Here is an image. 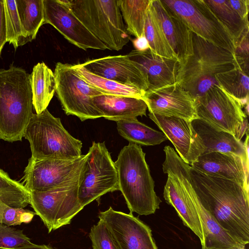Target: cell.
<instances>
[{"label": "cell", "instance_id": "1", "mask_svg": "<svg viewBox=\"0 0 249 249\" xmlns=\"http://www.w3.org/2000/svg\"><path fill=\"white\" fill-rule=\"evenodd\" d=\"M191 183L202 206L234 238L249 242V191L231 180L205 175L190 166Z\"/></svg>", "mask_w": 249, "mask_h": 249}, {"label": "cell", "instance_id": "2", "mask_svg": "<svg viewBox=\"0 0 249 249\" xmlns=\"http://www.w3.org/2000/svg\"><path fill=\"white\" fill-rule=\"evenodd\" d=\"M193 54L178 62L176 82L196 100L218 84L215 75L239 68L235 55L193 33Z\"/></svg>", "mask_w": 249, "mask_h": 249}, {"label": "cell", "instance_id": "3", "mask_svg": "<svg viewBox=\"0 0 249 249\" xmlns=\"http://www.w3.org/2000/svg\"><path fill=\"white\" fill-rule=\"evenodd\" d=\"M141 146L129 142L120 152L115 163L119 190L130 212L149 215L160 209L161 200L154 191V181Z\"/></svg>", "mask_w": 249, "mask_h": 249}, {"label": "cell", "instance_id": "4", "mask_svg": "<svg viewBox=\"0 0 249 249\" xmlns=\"http://www.w3.org/2000/svg\"><path fill=\"white\" fill-rule=\"evenodd\" d=\"M30 74L11 66L0 70V139L21 141L33 113Z\"/></svg>", "mask_w": 249, "mask_h": 249}, {"label": "cell", "instance_id": "5", "mask_svg": "<svg viewBox=\"0 0 249 249\" xmlns=\"http://www.w3.org/2000/svg\"><path fill=\"white\" fill-rule=\"evenodd\" d=\"M23 137L29 142L31 158L35 160H72L82 155V142L72 136L60 119L47 108L33 114Z\"/></svg>", "mask_w": 249, "mask_h": 249}, {"label": "cell", "instance_id": "6", "mask_svg": "<svg viewBox=\"0 0 249 249\" xmlns=\"http://www.w3.org/2000/svg\"><path fill=\"white\" fill-rule=\"evenodd\" d=\"M118 0H66V2L74 15L107 49L118 51L130 39Z\"/></svg>", "mask_w": 249, "mask_h": 249}, {"label": "cell", "instance_id": "7", "mask_svg": "<svg viewBox=\"0 0 249 249\" xmlns=\"http://www.w3.org/2000/svg\"><path fill=\"white\" fill-rule=\"evenodd\" d=\"M87 159V154L72 160H35L31 157L22 184L30 192H39L79 185Z\"/></svg>", "mask_w": 249, "mask_h": 249}, {"label": "cell", "instance_id": "8", "mask_svg": "<svg viewBox=\"0 0 249 249\" xmlns=\"http://www.w3.org/2000/svg\"><path fill=\"white\" fill-rule=\"evenodd\" d=\"M196 105L198 118L215 128L231 134L240 141L248 134L247 116L239 101L219 86L196 100Z\"/></svg>", "mask_w": 249, "mask_h": 249}, {"label": "cell", "instance_id": "9", "mask_svg": "<svg viewBox=\"0 0 249 249\" xmlns=\"http://www.w3.org/2000/svg\"><path fill=\"white\" fill-rule=\"evenodd\" d=\"M55 92L67 115H74L81 121L103 117L92 98L103 93L86 82L72 65L58 62L53 72Z\"/></svg>", "mask_w": 249, "mask_h": 249}, {"label": "cell", "instance_id": "10", "mask_svg": "<svg viewBox=\"0 0 249 249\" xmlns=\"http://www.w3.org/2000/svg\"><path fill=\"white\" fill-rule=\"evenodd\" d=\"M163 171L174 174L190 196L201 224L204 244L201 249H245L246 245L238 241L225 230L202 206L193 187L189 172L190 165L186 163L173 148L165 151Z\"/></svg>", "mask_w": 249, "mask_h": 249}, {"label": "cell", "instance_id": "11", "mask_svg": "<svg viewBox=\"0 0 249 249\" xmlns=\"http://www.w3.org/2000/svg\"><path fill=\"white\" fill-rule=\"evenodd\" d=\"M87 155L78 194L83 207L107 193L119 190L117 169L105 143L93 142Z\"/></svg>", "mask_w": 249, "mask_h": 249}, {"label": "cell", "instance_id": "12", "mask_svg": "<svg viewBox=\"0 0 249 249\" xmlns=\"http://www.w3.org/2000/svg\"><path fill=\"white\" fill-rule=\"evenodd\" d=\"M195 34L234 54L233 40L204 0H161Z\"/></svg>", "mask_w": 249, "mask_h": 249}, {"label": "cell", "instance_id": "13", "mask_svg": "<svg viewBox=\"0 0 249 249\" xmlns=\"http://www.w3.org/2000/svg\"><path fill=\"white\" fill-rule=\"evenodd\" d=\"M79 185L39 192H30V203L50 233L69 224L83 208L78 197Z\"/></svg>", "mask_w": 249, "mask_h": 249}, {"label": "cell", "instance_id": "14", "mask_svg": "<svg viewBox=\"0 0 249 249\" xmlns=\"http://www.w3.org/2000/svg\"><path fill=\"white\" fill-rule=\"evenodd\" d=\"M98 217L108 228L119 249H158L150 227L132 213L111 207L100 212Z\"/></svg>", "mask_w": 249, "mask_h": 249}, {"label": "cell", "instance_id": "15", "mask_svg": "<svg viewBox=\"0 0 249 249\" xmlns=\"http://www.w3.org/2000/svg\"><path fill=\"white\" fill-rule=\"evenodd\" d=\"M44 23L53 26L68 41L84 50L107 49L72 13L66 0H43Z\"/></svg>", "mask_w": 249, "mask_h": 249}, {"label": "cell", "instance_id": "16", "mask_svg": "<svg viewBox=\"0 0 249 249\" xmlns=\"http://www.w3.org/2000/svg\"><path fill=\"white\" fill-rule=\"evenodd\" d=\"M143 100L149 113L180 118L190 122L198 118L196 100L177 82L147 90Z\"/></svg>", "mask_w": 249, "mask_h": 249}, {"label": "cell", "instance_id": "17", "mask_svg": "<svg viewBox=\"0 0 249 249\" xmlns=\"http://www.w3.org/2000/svg\"><path fill=\"white\" fill-rule=\"evenodd\" d=\"M148 116L171 142L178 154L186 163L191 165L203 154L204 145L191 122L151 113Z\"/></svg>", "mask_w": 249, "mask_h": 249}, {"label": "cell", "instance_id": "18", "mask_svg": "<svg viewBox=\"0 0 249 249\" xmlns=\"http://www.w3.org/2000/svg\"><path fill=\"white\" fill-rule=\"evenodd\" d=\"M82 64L90 71L105 78L145 92L148 89L145 73L127 54L89 60Z\"/></svg>", "mask_w": 249, "mask_h": 249}, {"label": "cell", "instance_id": "19", "mask_svg": "<svg viewBox=\"0 0 249 249\" xmlns=\"http://www.w3.org/2000/svg\"><path fill=\"white\" fill-rule=\"evenodd\" d=\"M191 167L208 176L235 181L249 191V161L237 155L209 152L199 156Z\"/></svg>", "mask_w": 249, "mask_h": 249}, {"label": "cell", "instance_id": "20", "mask_svg": "<svg viewBox=\"0 0 249 249\" xmlns=\"http://www.w3.org/2000/svg\"><path fill=\"white\" fill-rule=\"evenodd\" d=\"M151 3L178 60L182 61L193 53V32L161 0Z\"/></svg>", "mask_w": 249, "mask_h": 249}, {"label": "cell", "instance_id": "21", "mask_svg": "<svg viewBox=\"0 0 249 249\" xmlns=\"http://www.w3.org/2000/svg\"><path fill=\"white\" fill-rule=\"evenodd\" d=\"M163 172L168 175L163 190L165 200L175 208L184 225L199 238L202 247L204 237L202 226L190 196L174 174L167 171Z\"/></svg>", "mask_w": 249, "mask_h": 249}, {"label": "cell", "instance_id": "22", "mask_svg": "<svg viewBox=\"0 0 249 249\" xmlns=\"http://www.w3.org/2000/svg\"><path fill=\"white\" fill-rule=\"evenodd\" d=\"M127 55L137 63L145 73L148 85L147 90L176 83L178 60L160 56L150 49L143 52L132 50Z\"/></svg>", "mask_w": 249, "mask_h": 249}, {"label": "cell", "instance_id": "23", "mask_svg": "<svg viewBox=\"0 0 249 249\" xmlns=\"http://www.w3.org/2000/svg\"><path fill=\"white\" fill-rule=\"evenodd\" d=\"M191 124L204 145L203 154L214 151L231 153L249 161L248 134L243 143L231 134L217 129L201 119L193 120Z\"/></svg>", "mask_w": 249, "mask_h": 249}, {"label": "cell", "instance_id": "24", "mask_svg": "<svg viewBox=\"0 0 249 249\" xmlns=\"http://www.w3.org/2000/svg\"><path fill=\"white\" fill-rule=\"evenodd\" d=\"M92 101L103 117L110 121L117 122L146 116L147 106L141 98L103 94L93 97Z\"/></svg>", "mask_w": 249, "mask_h": 249}, {"label": "cell", "instance_id": "25", "mask_svg": "<svg viewBox=\"0 0 249 249\" xmlns=\"http://www.w3.org/2000/svg\"><path fill=\"white\" fill-rule=\"evenodd\" d=\"M33 107L39 114L47 109L55 92L53 71L44 63L34 66L30 74Z\"/></svg>", "mask_w": 249, "mask_h": 249}, {"label": "cell", "instance_id": "26", "mask_svg": "<svg viewBox=\"0 0 249 249\" xmlns=\"http://www.w3.org/2000/svg\"><path fill=\"white\" fill-rule=\"evenodd\" d=\"M231 37L235 48L249 35V20H244L231 6L229 0H204Z\"/></svg>", "mask_w": 249, "mask_h": 249}, {"label": "cell", "instance_id": "27", "mask_svg": "<svg viewBox=\"0 0 249 249\" xmlns=\"http://www.w3.org/2000/svg\"><path fill=\"white\" fill-rule=\"evenodd\" d=\"M119 134L129 142L145 146L156 145L167 140L162 132L139 122L137 118L116 122Z\"/></svg>", "mask_w": 249, "mask_h": 249}, {"label": "cell", "instance_id": "28", "mask_svg": "<svg viewBox=\"0 0 249 249\" xmlns=\"http://www.w3.org/2000/svg\"><path fill=\"white\" fill-rule=\"evenodd\" d=\"M72 67L87 83L103 94L143 99L145 91L96 75L88 70L82 64L72 65Z\"/></svg>", "mask_w": 249, "mask_h": 249}, {"label": "cell", "instance_id": "29", "mask_svg": "<svg viewBox=\"0 0 249 249\" xmlns=\"http://www.w3.org/2000/svg\"><path fill=\"white\" fill-rule=\"evenodd\" d=\"M151 0L147 10L144 29V34L148 42L149 49L160 56L178 60L163 32Z\"/></svg>", "mask_w": 249, "mask_h": 249}, {"label": "cell", "instance_id": "30", "mask_svg": "<svg viewBox=\"0 0 249 249\" xmlns=\"http://www.w3.org/2000/svg\"><path fill=\"white\" fill-rule=\"evenodd\" d=\"M23 33L27 42L36 37L44 24L43 0H15Z\"/></svg>", "mask_w": 249, "mask_h": 249}, {"label": "cell", "instance_id": "31", "mask_svg": "<svg viewBox=\"0 0 249 249\" xmlns=\"http://www.w3.org/2000/svg\"><path fill=\"white\" fill-rule=\"evenodd\" d=\"M151 0H119L121 13L128 33L139 37L144 35L147 8Z\"/></svg>", "mask_w": 249, "mask_h": 249}, {"label": "cell", "instance_id": "32", "mask_svg": "<svg viewBox=\"0 0 249 249\" xmlns=\"http://www.w3.org/2000/svg\"><path fill=\"white\" fill-rule=\"evenodd\" d=\"M218 86L238 100L243 107L249 103V74L239 68L215 75Z\"/></svg>", "mask_w": 249, "mask_h": 249}, {"label": "cell", "instance_id": "33", "mask_svg": "<svg viewBox=\"0 0 249 249\" xmlns=\"http://www.w3.org/2000/svg\"><path fill=\"white\" fill-rule=\"evenodd\" d=\"M0 200L14 208H24L30 203V192L22 183L11 178L1 169Z\"/></svg>", "mask_w": 249, "mask_h": 249}, {"label": "cell", "instance_id": "34", "mask_svg": "<svg viewBox=\"0 0 249 249\" xmlns=\"http://www.w3.org/2000/svg\"><path fill=\"white\" fill-rule=\"evenodd\" d=\"M6 40L15 49L27 43L17 11L15 0H3Z\"/></svg>", "mask_w": 249, "mask_h": 249}, {"label": "cell", "instance_id": "35", "mask_svg": "<svg viewBox=\"0 0 249 249\" xmlns=\"http://www.w3.org/2000/svg\"><path fill=\"white\" fill-rule=\"evenodd\" d=\"M36 214L35 212L23 208H14L0 200V224L15 226L31 222Z\"/></svg>", "mask_w": 249, "mask_h": 249}, {"label": "cell", "instance_id": "36", "mask_svg": "<svg viewBox=\"0 0 249 249\" xmlns=\"http://www.w3.org/2000/svg\"><path fill=\"white\" fill-rule=\"evenodd\" d=\"M31 243L22 230L0 224V249H15Z\"/></svg>", "mask_w": 249, "mask_h": 249}, {"label": "cell", "instance_id": "37", "mask_svg": "<svg viewBox=\"0 0 249 249\" xmlns=\"http://www.w3.org/2000/svg\"><path fill=\"white\" fill-rule=\"evenodd\" d=\"M93 249H119L105 224L101 220L89 233Z\"/></svg>", "mask_w": 249, "mask_h": 249}, {"label": "cell", "instance_id": "38", "mask_svg": "<svg viewBox=\"0 0 249 249\" xmlns=\"http://www.w3.org/2000/svg\"><path fill=\"white\" fill-rule=\"evenodd\" d=\"M232 8L242 18L248 20L249 0H229Z\"/></svg>", "mask_w": 249, "mask_h": 249}, {"label": "cell", "instance_id": "39", "mask_svg": "<svg viewBox=\"0 0 249 249\" xmlns=\"http://www.w3.org/2000/svg\"><path fill=\"white\" fill-rule=\"evenodd\" d=\"M6 42V29L3 0H0V55Z\"/></svg>", "mask_w": 249, "mask_h": 249}, {"label": "cell", "instance_id": "40", "mask_svg": "<svg viewBox=\"0 0 249 249\" xmlns=\"http://www.w3.org/2000/svg\"><path fill=\"white\" fill-rule=\"evenodd\" d=\"M132 42L136 51L143 52L149 49V45L144 35L133 39Z\"/></svg>", "mask_w": 249, "mask_h": 249}, {"label": "cell", "instance_id": "41", "mask_svg": "<svg viewBox=\"0 0 249 249\" xmlns=\"http://www.w3.org/2000/svg\"><path fill=\"white\" fill-rule=\"evenodd\" d=\"M15 249H53L49 245H36L32 243Z\"/></svg>", "mask_w": 249, "mask_h": 249}, {"label": "cell", "instance_id": "42", "mask_svg": "<svg viewBox=\"0 0 249 249\" xmlns=\"http://www.w3.org/2000/svg\"><path fill=\"white\" fill-rule=\"evenodd\" d=\"M239 249V248H231V249Z\"/></svg>", "mask_w": 249, "mask_h": 249}]
</instances>
